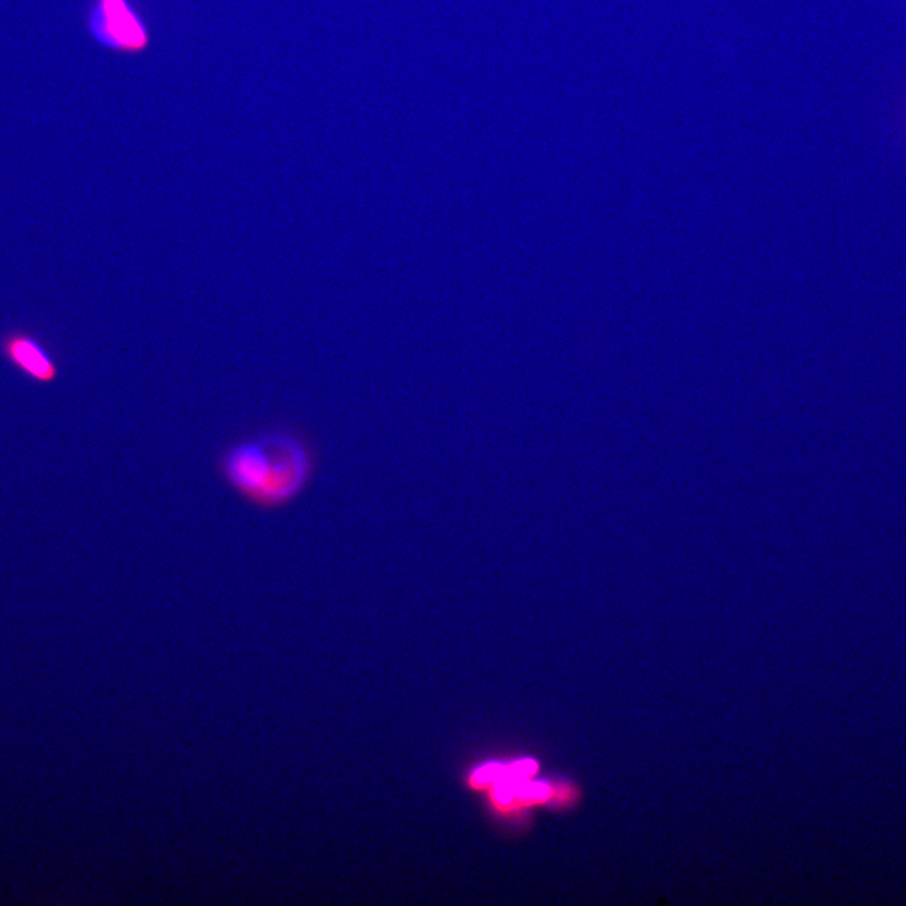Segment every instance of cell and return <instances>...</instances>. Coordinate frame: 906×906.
<instances>
[{
	"label": "cell",
	"mask_w": 906,
	"mask_h": 906,
	"mask_svg": "<svg viewBox=\"0 0 906 906\" xmlns=\"http://www.w3.org/2000/svg\"><path fill=\"white\" fill-rule=\"evenodd\" d=\"M319 453L305 434L277 429L236 441L220 453L222 478L245 502L277 511L307 492L317 475Z\"/></svg>",
	"instance_id": "cell-1"
},
{
	"label": "cell",
	"mask_w": 906,
	"mask_h": 906,
	"mask_svg": "<svg viewBox=\"0 0 906 906\" xmlns=\"http://www.w3.org/2000/svg\"><path fill=\"white\" fill-rule=\"evenodd\" d=\"M4 353L9 362L33 381L49 384L58 378V367L39 343L24 334L8 337L4 343Z\"/></svg>",
	"instance_id": "cell-3"
},
{
	"label": "cell",
	"mask_w": 906,
	"mask_h": 906,
	"mask_svg": "<svg viewBox=\"0 0 906 906\" xmlns=\"http://www.w3.org/2000/svg\"><path fill=\"white\" fill-rule=\"evenodd\" d=\"M505 775V769L502 765H486L478 770L474 775V783L477 785H485L490 783H497L502 781Z\"/></svg>",
	"instance_id": "cell-4"
},
{
	"label": "cell",
	"mask_w": 906,
	"mask_h": 906,
	"mask_svg": "<svg viewBox=\"0 0 906 906\" xmlns=\"http://www.w3.org/2000/svg\"><path fill=\"white\" fill-rule=\"evenodd\" d=\"M90 28L105 48L137 54L151 45V31L132 0H96L90 14Z\"/></svg>",
	"instance_id": "cell-2"
}]
</instances>
